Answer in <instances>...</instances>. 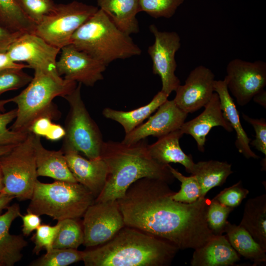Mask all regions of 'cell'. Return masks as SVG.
<instances>
[{
  "instance_id": "27",
  "label": "cell",
  "mask_w": 266,
  "mask_h": 266,
  "mask_svg": "<svg viewBox=\"0 0 266 266\" xmlns=\"http://www.w3.org/2000/svg\"><path fill=\"white\" fill-rule=\"evenodd\" d=\"M224 232L238 254L253 261L254 266L266 263V251L243 227L228 221Z\"/></svg>"
},
{
  "instance_id": "29",
  "label": "cell",
  "mask_w": 266,
  "mask_h": 266,
  "mask_svg": "<svg viewBox=\"0 0 266 266\" xmlns=\"http://www.w3.org/2000/svg\"><path fill=\"white\" fill-rule=\"evenodd\" d=\"M0 22L13 32L34 33L36 24L23 12L15 0H0Z\"/></svg>"
},
{
  "instance_id": "40",
  "label": "cell",
  "mask_w": 266,
  "mask_h": 266,
  "mask_svg": "<svg viewBox=\"0 0 266 266\" xmlns=\"http://www.w3.org/2000/svg\"><path fill=\"white\" fill-rule=\"evenodd\" d=\"M242 118L254 128L255 138L250 142V145L254 147L266 157V121L265 119H255L242 113Z\"/></svg>"
},
{
  "instance_id": "46",
  "label": "cell",
  "mask_w": 266,
  "mask_h": 266,
  "mask_svg": "<svg viewBox=\"0 0 266 266\" xmlns=\"http://www.w3.org/2000/svg\"><path fill=\"white\" fill-rule=\"evenodd\" d=\"M15 198L7 194L0 193V214L3 210L6 209L9 203Z\"/></svg>"
},
{
  "instance_id": "10",
  "label": "cell",
  "mask_w": 266,
  "mask_h": 266,
  "mask_svg": "<svg viewBox=\"0 0 266 266\" xmlns=\"http://www.w3.org/2000/svg\"><path fill=\"white\" fill-rule=\"evenodd\" d=\"M149 28L155 38L147 50L152 62V72L161 78V91L169 96L180 85L175 74L177 67L175 57L181 47L180 37L175 32L159 31L154 24Z\"/></svg>"
},
{
  "instance_id": "50",
  "label": "cell",
  "mask_w": 266,
  "mask_h": 266,
  "mask_svg": "<svg viewBox=\"0 0 266 266\" xmlns=\"http://www.w3.org/2000/svg\"><path fill=\"white\" fill-rule=\"evenodd\" d=\"M3 188V180H2V175L0 167V193L1 192L2 189Z\"/></svg>"
},
{
  "instance_id": "7",
  "label": "cell",
  "mask_w": 266,
  "mask_h": 266,
  "mask_svg": "<svg viewBox=\"0 0 266 266\" xmlns=\"http://www.w3.org/2000/svg\"><path fill=\"white\" fill-rule=\"evenodd\" d=\"M82 84L64 97L68 102L69 110L65 122L66 134L62 150L81 152L89 159L100 158L103 143L102 133L92 118L82 100Z\"/></svg>"
},
{
  "instance_id": "23",
  "label": "cell",
  "mask_w": 266,
  "mask_h": 266,
  "mask_svg": "<svg viewBox=\"0 0 266 266\" xmlns=\"http://www.w3.org/2000/svg\"><path fill=\"white\" fill-rule=\"evenodd\" d=\"M184 134L180 129L173 131L158 138L154 143L148 145L151 156L158 163L167 165L178 163L183 166L186 171L192 173L195 163L191 154H186L181 149L179 140Z\"/></svg>"
},
{
  "instance_id": "13",
  "label": "cell",
  "mask_w": 266,
  "mask_h": 266,
  "mask_svg": "<svg viewBox=\"0 0 266 266\" xmlns=\"http://www.w3.org/2000/svg\"><path fill=\"white\" fill-rule=\"evenodd\" d=\"M60 50L34 33H24L8 47L6 53L14 63L26 62L34 70L59 75L56 58Z\"/></svg>"
},
{
  "instance_id": "8",
  "label": "cell",
  "mask_w": 266,
  "mask_h": 266,
  "mask_svg": "<svg viewBox=\"0 0 266 266\" xmlns=\"http://www.w3.org/2000/svg\"><path fill=\"white\" fill-rule=\"evenodd\" d=\"M33 137L29 133L24 141L0 157L3 184L1 193L20 201L31 199L37 180Z\"/></svg>"
},
{
  "instance_id": "12",
  "label": "cell",
  "mask_w": 266,
  "mask_h": 266,
  "mask_svg": "<svg viewBox=\"0 0 266 266\" xmlns=\"http://www.w3.org/2000/svg\"><path fill=\"white\" fill-rule=\"evenodd\" d=\"M226 71L224 78L228 89L241 106L247 104L266 86V63L264 61L252 62L235 59L228 63Z\"/></svg>"
},
{
  "instance_id": "4",
  "label": "cell",
  "mask_w": 266,
  "mask_h": 266,
  "mask_svg": "<svg viewBox=\"0 0 266 266\" xmlns=\"http://www.w3.org/2000/svg\"><path fill=\"white\" fill-rule=\"evenodd\" d=\"M70 44L106 66L142 52L130 35L118 29L99 8L75 32Z\"/></svg>"
},
{
  "instance_id": "9",
  "label": "cell",
  "mask_w": 266,
  "mask_h": 266,
  "mask_svg": "<svg viewBox=\"0 0 266 266\" xmlns=\"http://www.w3.org/2000/svg\"><path fill=\"white\" fill-rule=\"evenodd\" d=\"M98 9L78 1L56 4L53 11L36 25L34 33L61 49L70 44L75 32Z\"/></svg>"
},
{
  "instance_id": "48",
  "label": "cell",
  "mask_w": 266,
  "mask_h": 266,
  "mask_svg": "<svg viewBox=\"0 0 266 266\" xmlns=\"http://www.w3.org/2000/svg\"><path fill=\"white\" fill-rule=\"evenodd\" d=\"M17 145V144H16ZM16 145L0 146V157L6 154L11 151Z\"/></svg>"
},
{
  "instance_id": "20",
  "label": "cell",
  "mask_w": 266,
  "mask_h": 266,
  "mask_svg": "<svg viewBox=\"0 0 266 266\" xmlns=\"http://www.w3.org/2000/svg\"><path fill=\"white\" fill-rule=\"evenodd\" d=\"M240 260L226 235H215L202 246L194 249L192 266H230Z\"/></svg>"
},
{
  "instance_id": "5",
  "label": "cell",
  "mask_w": 266,
  "mask_h": 266,
  "mask_svg": "<svg viewBox=\"0 0 266 266\" xmlns=\"http://www.w3.org/2000/svg\"><path fill=\"white\" fill-rule=\"evenodd\" d=\"M77 83L59 75L41 70H34V76L28 86L17 96L9 99L17 105V115L11 130L29 133L28 129L37 118L47 115L58 119L61 113L53 102L57 97L64 98L73 91Z\"/></svg>"
},
{
  "instance_id": "26",
  "label": "cell",
  "mask_w": 266,
  "mask_h": 266,
  "mask_svg": "<svg viewBox=\"0 0 266 266\" xmlns=\"http://www.w3.org/2000/svg\"><path fill=\"white\" fill-rule=\"evenodd\" d=\"M168 97V95L160 91L148 104L136 109L125 111L106 107L102 110V114L105 118L119 123L123 127L125 134H127L149 117Z\"/></svg>"
},
{
  "instance_id": "19",
  "label": "cell",
  "mask_w": 266,
  "mask_h": 266,
  "mask_svg": "<svg viewBox=\"0 0 266 266\" xmlns=\"http://www.w3.org/2000/svg\"><path fill=\"white\" fill-rule=\"evenodd\" d=\"M21 214L17 203L9 205L5 212L0 214V266H13L23 257L22 252L27 241L21 235L9 232L12 222Z\"/></svg>"
},
{
  "instance_id": "25",
  "label": "cell",
  "mask_w": 266,
  "mask_h": 266,
  "mask_svg": "<svg viewBox=\"0 0 266 266\" xmlns=\"http://www.w3.org/2000/svg\"><path fill=\"white\" fill-rule=\"evenodd\" d=\"M266 251V195L249 199L239 224Z\"/></svg>"
},
{
  "instance_id": "49",
  "label": "cell",
  "mask_w": 266,
  "mask_h": 266,
  "mask_svg": "<svg viewBox=\"0 0 266 266\" xmlns=\"http://www.w3.org/2000/svg\"><path fill=\"white\" fill-rule=\"evenodd\" d=\"M8 102H9V99L0 100V113L4 112V105Z\"/></svg>"
},
{
  "instance_id": "28",
  "label": "cell",
  "mask_w": 266,
  "mask_h": 266,
  "mask_svg": "<svg viewBox=\"0 0 266 266\" xmlns=\"http://www.w3.org/2000/svg\"><path fill=\"white\" fill-rule=\"evenodd\" d=\"M233 173L232 165L216 160L200 161L195 163L191 174L197 178L201 189V198L212 188L222 186Z\"/></svg>"
},
{
  "instance_id": "32",
  "label": "cell",
  "mask_w": 266,
  "mask_h": 266,
  "mask_svg": "<svg viewBox=\"0 0 266 266\" xmlns=\"http://www.w3.org/2000/svg\"><path fill=\"white\" fill-rule=\"evenodd\" d=\"M167 166L174 176L181 182V188L177 192H174L172 198L177 201L192 203L201 198V189L196 177L191 174L186 176L169 164Z\"/></svg>"
},
{
  "instance_id": "37",
  "label": "cell",
  "mask_w": 266,
  "mask_h": 266,
  "mask_svg": "<svg viewBox=\"0 0 266 266\" xmlns=\"http://www.w3.org/2000/svg\"><path fill=\"white\" fill-rule=\"evenodd\" d=\"M17 109L0 113V146L16 145L24 141L29 133L17 132L7 128L16 117Z\"/></svg>"
},
{
  "instance_id": "3",
  "label": "cell",
  "mask_w": 266,
  "mask_h": 266,
  "mask_svg": "<svg viewBox=\"0 0 266 266\" xmlns=\"http://www.w3.org/2000/svg\"><path fill=\"white\" fill-rule=\"evenodd\" d=\"M179 249L170 242L125 226L108 242L83 251L85 266H166Z\"/></svg>"
},
{
  "instance_id": "34",
  "label": "cell",
  "mask_w": 266,
  "mask_h": 266,
  "mask_svg": "<svg viewBox=\"0 0 266 266\" xmlns=\"http://www.w3.org/2000/svg\"><path fill=\"white\" fill-rule=\"evenodd\" d=\"M233 209L213 199L210 200L206 210V219L208 228L215 235H221L224 233L227 218Z\"/></svg>"
},
{
  "instance_id": "42",
  "label": "cell",
  "mask_w": 266,
  "mask_h": 266,
  "mask_svg": "<svg viewBox=\"0 0 266 266\" xmlns=\"http://www.w3.org/2000/svg\"><path fill=\"white\" fill-rule=\"evenodd\" d=\"M20 217L23 222L22 232L25 236H29L41 225L40 216L32 212L27 211L25 215L21 214Z\"/></svg>"
},
{
  "instance_id": "21",
  "label": "cell",
  "mask_w": 266,
  "mask_h": 266,
  "mask_svg": "<svg viewBox=\"0 0 266 266\" xmlns=\"http://www.w3.org/2000/svg\"><path fill=\"white\" fill-rule=\"evenodd\" d=\"M214 90L219 96L221 108L224 117L235 132V145L238 152L247 159L259 158V156L251 149V139L242 126L238 111L228 89L226 79L224 78L223 80H215Z\"/></svg>"
},
{
  "instance_id": "30",
  "label": "cell",
  "mask_w": 266,
  "mask_h": 266,
  "mask_svg": "<svg viewBox=\"0 0 266 266\" xmlns=\"http://www.w3.org/2000/svg\"><path fill=\"white\" fill-rule=\"evenodd\" d=\"M58 222L60 226L56 235L53 248L77 249L84 242L83 227L76 219L68 218Z\"/></svg>"
},
{
  "instance_id": "15",
  "label": "cell",
  "mask_w": 266,
  "mask_h": 266,
  "mask_svg": "<svg viewBox=\"0 0 266 266\" xmlns=\"http://www.w3.org/2000/svg\"><path fill=\"white\" fill-rule=\"evenodd\" d=\"M215 75L208 67L200 65L189 73L184 85L175 91L173 100L176 105L187 114L194 112L205 105L213 94Z\"/></svg>"
},
{
  "instance_id": "14",
  "label": "cell",
  "mask_w": 266,
  "mask_h": 266,
  "mask_svg": "<svg viewBox=\"0 0 266 266\" xmlns=\"http://www.w3.org/2000/svg\"><path fill=\"white\" fill-rule=\"evenodd\" d=\"M56 63L58 74L64 79L92 87L103 79L106 66L70 44L61 49Z\"/></svg>"
},
{
  "instance_id": "17",
  "label": "cell",
  "mask_w": 266,
  "mask_h": 266,
  "mask_svg": "<svg viewBox=\"0 0 266 266\" xmlns=\"http://www.w3.org/2000/svg\"><path fill=\"white\" fill-rule=\"evenodd\" d=\"M64 153L76 181L89 190L95 199L97 198L106 181L107 167L104 161L100 157L87 159L74 151L68 150Z\"/></svg>"
},
{
  "instance_id": "22",
  "label": "cell",
  "mask_w": 266,
  "mask_h": 266,
  "mask_svg": "<svg viewBox=\"0 0 266 266\" xmlns=\"http://www.w3.org/2000/svg\"><path fill=\"white\" fill-rule=\"evenodd\" d=\"M33 144L38 177H48L56 180L77 182L68 166L64 152L49 150L44 147L40 137L34 135Z\"/></svg>"
},
{
  "instance_id": "2",
  "label": "cell",
  "mask_w": 266,
  "mask_h": 266,
  "mask_svg": "<svg viewBox=\"0 0 266 266\" xmlns=\"http://www.w3.org/2000/svg\"><path fill=\"white\" fill-rule=\"evenodd\" d=\"M148 145L146 138L131 144L103 142L100 157L107 166V175L104 187L94 202L116 200L131 184L142 178L159 179L168 184L174 181L167 165L151 156Z\"/></svg>"
},
{
  "instance_id": "38",
  "label": "cell",
  "mask_w": 266,
  "mask_h": 266,
  "mask_svg": "<svg viewBox=\"0 0 266 266\" xmlns=\"http://www.w3.org/2000/svg\"><path fill=\"white\" fill-rule=\"evenodd\" d=\"M60 226L58 221L57 224L52 226L47 224H41L35 230L32 238L34 244L33 252L38 255L43 249L48 252L52 250L56 235Z\"/></svg>"
},
{
  "instance_id": "6",
  "label": "cell",
  "mask_w": 266,
  "mask_h": 266,
  "mask_svg": "<svg viewBox=\"0 0 266 266\" xmlns=\"http://www.w3.org/2000/svg\"><path fill=\"white\" fill-rule=\"evenodd\" d=\"M92 193L79 183L58 181H36L27 211L46 215L58 221L83 216L95 201Z\"/></svg>"
},
{
  "instance_id": "44",
  "label": "cell",
  "mask_w": 266,
  "mask_h": 266,
  "mask_svg": "<svg viewBox=\"0 0 266 266\" xmlns=\"http://www.w3.org/2000/svg\"><path fill=\"white\" fill-rule=\"evenodd\" d=\"M5 68H30L29 66L23 64L14 63L11 60L6 51H0V69Z\"/></svg>"
},
{
  "instance_id": "1",
  "label": "cell",
  "mask_w": 266,
  "mask_h": 266,
  "mask_svg": "<svg viewBox=\"0 0 266 266\" xmlns=\"http://www.w3.org/2000/svg\"><path fill=\"white\" fill-rule=\"evenodd\" d=\"M174 192L166 182L145 177L131 184L116 201L126 226L167 241L179 250L196 249L215 236L206 219L210 200L181 202L172 198Z\"/></svg>"
},
{
  "instance_id": "33",
  "label": "cell",
  "mask_w": 266,
  "mask_h": 266,
  "mask_svg": "<svg viewBox=\"0 0 266 266\" xmlns=\"http://www.w3.org/2000/svg\"><path fill=\"white\" fill-rule=\"evenodd\" d=\"M185 0H138L139 12L143 11L152 17L170 18Z\"/></svg>"
},
{
  "instance_id": "45",
  "label": "cell",
  "mask_w": 266,
  "mask_h": 266,
  "mask_svg": "<svg viewBox=\"0 0 266 266\" xmlns=\"http://www.w3.org/2000/svg\"><path fill=\"white\" fill-rule=\"evenodd\" d=\"M66 134L65 128L54 123L45 138L50 141H56L63 138Z\"/></svg>"
},
{
  "instance_id": "41",
  "label": "cell",
  "mask_w": 266,
  "mask_h": 266,
  "mask_svg": "<svg viewBox=\"0 0 266 266\" xmlns=\"http://www.w3.org/2000/svg\"><path fill=\"white\" fill-rule=\"evenodd\" d=\"M52 120V118L49 116H41L32 123L28 129V132L40 137H45L54 124Z\"/></svg>"
},
{
  "instance_id": "36",
  "label": "cell",
  "mask_w": 266,
  "mask_h": 266,
  "mask_svg": "<svg viewBox=\"0 0 266 266\" xmlns=\"http://www.w3.org/2000/svg\"><path fill=\"white\" fill-rule=\"evenodd\" d=\"M23 12L36 25L55 9L51 0H15Z\"/></svg>"
},
{
  "instance_id": "16",
  "label": "cell",
  "mask_w": 266,
  "mask_h": 266,
  "mask_svg": "<svg viewBox=\"0 0 266 266\" xmlns=\"http://www.w3.org/2000/svg\"><path fill=\"white\" fill-rule=\"evenodd\" d=\"M188 114L180 109L173 100H167L147 121L125 134L121 142L125 144H131L149 136L161 137L180 129Z\"/></svg>"
},
{
  "instance_id": "18",
  "label": "cell",
  "mask_w": 266,
  "mask_h": 266,
  "mask_svg": "<svg viewBox=\"0 0 266 266\" xmlns=\"http://www.w3.org/2000/svg\"><path fill=\"white\" fill-rule=\"evenodd\" d=\"M203 111L198 116L185 122L180 128L183 134L190 135L197 143L198 150L204 151L206 136L214 127L220 126L229 132L233 131L224 117L218 94L214 92L211 100L205 105Z\"/></svg>"
},
{
  "instance_id": "31",
  "label": "cell",
  "mask_w": 266,
  "mask_h": 266,
  "mask_svg": "<svg viewBox=\"0 0 266 266\" xmlns=\"http://www.w3.org/2000/svg\"><path fill=\"white\" fill-rule=\"evenodd\" d=\"M83 251L71 248H53L30 264L33 266H66L82 261Z\"/></svg>"
},
{
  "instance_id": "47",
  "label": "cell",
  "mask_w": 266,
  "mask_h": 266,
  "mask_svg": "<svg viewBox=\"0 0 266 266\" xmlns=\"http://www.w3.org/2000/svg\"><path fill=\"white\" fill-rule=\"evenodd\" d=\"M253 99L255 102L260 104L265 108H266V92L264 89L257 94Z\"/></svg>"
},
{
  "instance_id": "11",
  "label": "cell",
  "mask_w": 266,
  "mask_h": 266,
  "mask_svg": "<svg viewBox=\"0 0 266 266\" xmlns=\"http://www.w3.org/2000/svg\"><path fill=\"white\" fill-rule=\"evenodd\" d=\"M83 244L86 247L102 245L125 226L116 200L94 202L83 215Z\"/></svg>"
},
{
  "instance_id": "24",
  "label": "cell",
  "mask_w": 266,
  "mask_h": 266,
  "mask_svg": "<svg viewBox=\"0 0 266 266\" xmlns=\"http://www.w3.org/2000/svg\"><path fill=\"white\" fill-rule=\"evenodd\" d=\"M101 9L120 30L131 35L139 32L138 0H97Z\"/></svg>"
},
{
  "instance_id": "35",
  "label": "cell",
  "mask_w": 266,
  "mask_h": 266,
  "mask_svg": "<svg viewBox=\"0 0 266 266\" xmlns=\"http://www.w3.org/2000/svg\"><path fill=\"white\" fill-rule=\"evenodd\" d=\"M21 68L0 69V96L7 91L19 89L28 85L33 77Z\"/></svg>"
},
{
  "instance_id": "39",
  "label": "cell",
  "mask_w": 266,
  "mask_h": 266,
  "mask_svg": "<svg viewBox=\"0 0 266 266\" xmlns=\"http://www.w3.org/2000/svg\"><path fill=\"white\" fill-rule=\"evenodd\" d=\"M249 193V190L243 188L241 181H239L232 186L225 188L213 199L225 206L234 209L240 204Z\"/></svg>"
},
{
  "instance_id": "43",
  "label": "cell",
  "mask_w": 266,
  "mask_h": 266,
  "mask_svg": "<svg viewBox=\"0 0 266 266\" xmlns=\"http://www.w3.org/2000/svg\"><path fill=\"white\" fill-rule=\"evenodd\" d=\"M22 34L11 32L0 25V51H6L8 47Z\"/></svg>"
}]
</instances>
